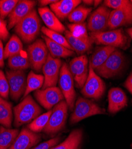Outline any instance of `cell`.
I'll return each mask as SVG.
<instances>
[{"mask_svg": "<svg viewBox=\"0 0 132 149\" xmlns=\"http://www.w3.org/2000/svg\"><path fill=\"white\" fill-rule=\"evenodd\" d=\"M13 110L14 125L16 127H19L33 121L42 112L40 106L30 95L25 97L19 104L14 107Z\"/></svg>", "mask_w": 132, "mask_h": 149, "instance_id": "1", "label": "cell"}, {"mask_svg": "<svg viewBox=\"0 0 132 149\" xmlns=\"http://www.w3.org/2000/svg\"><path fill=\"white\" fill-rule=\"evenodd\" d=\"M41 29V22L37 11L32 10L20 21L15 27V30L20 38L26 43L35 41Z\"/></svg>", "mask_w": 132, "mask_h": 149, "instance_id": "2", "label": "cell"}, {"mask_svg": "<svg viewBox=\"0 0 132 149\" xmlns=\"http://www.w3.org/2000/svg\"><path fill=\"white\" fill-rule=\"evenodd\" d=\"M102 114H106L105 109L100 107L92 101L80 97L76 102L70 122L71 124H75L87 118Z\"/></svg>", "mask_w": 132, "mask_h": 149, "instance_id": "3", "label": "cell"}, {"mask_svg": "<svg viewBox=\"0 0 132 149\" xmlns=\"http://www.w3.org/2000/svg\"><path fill=\"white\" fill-rule=\"evenodd\" d=\"M91 38L97 44L114 48H124L128 44L127 37L122 28L99 32H91Z\"/></svg>", "mask_w": 132, "mask_h": 149, "instance_id": "4", "label": "cell"}, {"mask_svg": "<svg viewBox=\"0 0 132 149\" xmlns=\"http://www.w3.org/2000/svg\"><path fill=\"white\" fill-rule=\"evenodd\" d=\"M58 83L59 88L64 95L69 109L73 110L75 105L76 94L75 90L73 76L66 63H64L61 68Z\"/></svg>", "mask_w": 132, "mask_h": 149, "instance_id": "5", "label": "cell"}, {"mask_svg": "<svg viewBox=\"0 0 132 149\" xmlns=\"http://www.w3.org/2000/svg\"><path fill=\"white\" fill-rule=\"evenodd\" d=\"M68 106L66 101L63 100L55 106L50 117L48 122L43 131L50 135L57 134L65 127Z\"/></svg>", "mask_w": 132, "mask_h": 149, "instance_id": "6", "label": "cell"}, {"mask_svg": "<svg viewBox=\"0 0 132 149\" xmlns=\"http://www.w3.org/2000/svg\"><path fill=\"white\" fill-rule=\"evenodd\" d=\"M124 65L125 58L123 54L116 49L102 65L95 70V72L103 78H111L123 69Z\"/></svg>", "mask_w": 132, "mask_h": 149, "instance_id": "7", "label": "cell"}, {"mask_svg": "<svg viewBox=\"0 0 132 149\" xmlns=\"http://www.w3.org/2000/svg\"><path fill=\"white\" fill-rule=\"evenodd\" d=\"M105 91L104 82L89 65L88 76L81 91L82 95L88 98L98 100L102 97Z\"/></svg>", "mask_w": 132, "mask_h": 149, "instance_id": "8", "label": "cell"}, {"mask_svg": "<svg viewBox=\"0 0 132 149\" xmlns=\"http://www.w3.org/2000/svg\"><path fill=\"white\" fill-rule=\"evenodd\" d=\"M30 67L36 72H40L48 56V49L44 40L38 39L28 48Z\"/></svg>", "mask_w": 132, "mask_h": 149, "instance_id": "9", "label": "cell"}, {"mask_svg": "<svg viewBox=\"0 0 132 149\" xmlns=\"http://www.w3.org/2000/svg\"><path fill=\"white\" fill-rule=\"evenodd\" d=\"M6 77L10 86V95L13 100L17 101L26 90V74L23 70H10L7 71Z\"/></svg>", "mask_w": 132, "mask_h": 149, "instance_id": "10", "label": "cell"}, {"mask_svg": "<svg viewBox=\"0 0 132 149\" xmlns=\"http://www.w3.org/2000/svg\"><path fill=\"white\" fill-rule=\"evenodd\" d=\"M62 65V60L52 57L50 53L42 68L44 77V83L42 89L55 86L59 76Z\"/></svg>", "mask_w": 132, "mask_h": 149, "instance_id": "11", "label": "cell"}, {"mask_svg": "<svg viewBox=\"0 0 132 149\" xmlns=\"http://www.w3.org/2000/svg\"><path fill=\"white\" fill-rule=\"evenodd\" d=\"M69 70L79 88H82L88 76V59L85 55L79 56L71 60Z\"/></svg>", "mask_w": 132, "mask_h": 149, "instance_id": "12", "label": "cell"}, {"mask_svg": "<svg viewBox=\"0 0 132 149\" xmlns=\"http://www.w3.org/2000/svg\"><path fill=\"white\" fill-rule=\"evenodd\" d=\"M34 95L38 102L45 109L50 110L64 100V95L57 86L36 91Z\"/></svg>", "mask_w": 132, "mask_h": 149, "instance_id": "13", "label": "cell"}, {"mask_svg": "<svg viewBox=\"0 0 132 149\" xmlns=\"http://www.w3.org/2000/svg\"><path fill=\"white\" fill-rule=\"evenodd\" d=\"M111 11L105 6H100L90 15L88 20V29L91 32L106 31L109 28Z\"/></svg>", "mask_w": 132, "mask_h": 149, "instance_id": "14", "label": "cell"}, {"mask_svg": "<svg viewBox=\"0 0 132 149\" xmlns=\"http://www.w3.org/2000/svg\"><path fill=\"white\" fill-rule=\"evenodd\" d=\"M132 24V3H129L123 7L111 11L109 28L115 29Z\"/></svg>", "mask_w": 132, "mask_h": 149, "instance_id": "15", "label": "cell"}, {"mask_svg": "<svg viewBox=\"0 0 132 149\" xmlns=\"http://www.w3.org/2000/svg\"><path fill=\"white\" fill-rule=\"evenodd\" d=\"M41 140V135L24 128L8 149H30Z\"/></svg>", "mask_w": 132, "mask_h": 149, "instance_id": "16", "label": "cell"}, {"mask_svg": "<svg viewBox=\"0 0 132 149\" xmlns=\"http://www.w3.org/2000/svg\"><path fill=\"white\" fill-rule=\"evenodd\" d=\"M36 1L31 0H21L8 16V28L11 29L15 27L16 24L25 17L30 12L33 10Z\"/></svg>", "mask_w": 132, "mask_h": 149, "instance_id": "17", "label": "cell"}, {"mask_svg": "<svg viewBox=\"0 0 132 149\" xmlns=\"http://www.w3.org/2000/svg\"><path fill=\"white\" fill-rule=\"evenodd\" d=\"M108 99V110L111 114L118 112L127 105V98L126 94L121 88L118 87L112 88L110 90Z\"/></svg>", "mask_w": 132, "mask_h": 149, "instance_id": "18", "label": "cell"}, {"mask_svg": "<svg viewBox=\"0 0 132 149\" xmlns=\"http://www.w3.org/2000/svg\"><path fill=\"white\" fill-rule=\"evenodd\" d=\"M38 13L48 29L59 33L65 32V26L48 7H39Z\"/></svg>", "mask_w": 132, "mask_h": 149, "instance_id": "19", "label": "cell"}, {"mask_svg": "<svg viewBox=\"0 0 132 149\" xmlns=\"http://www.w3.org/2000/svg\"><path fill=\"white\" fill-rule=\"evenodd\" d=\"M81 2L80 0H61L51 4L50 8L58 19L63 20L68 17Z\"/></svg>", "mask_w": 132, "mask_h": 149, "instance_id": "20", "label": "cell"}, {"mask_svg": "<svg viewBox=\"0 0 132 149\" xmlns=\"http://www.w3.org/2000/svg\"><path fill=\"white\" fill-rule=\"evenodd\" d=\"M42 38L45 41L50 54L54 58H66L75 54V52L50 40L45 35H42Z\"/></svg>", "mask_w": 132, "mask_h": 149, "instance_id": "21", "label": "cell"}, {"mask_svg": "<svg viewBox=\"0 0 132 149\" xmlns=\"http://www.w3.org/2000/svg\"><path fill=\"white\" fill-rule=\"evenodd\" d=\"M115 49V48L110 46H102L97 48L92 55L89 65L95 70L102 65Z\"/></svg>", "mask_w": 132, "mask_h": 149, "instance_id": "22", "label": "cell"}, {"mask_svg": "<svg viewBox=\"0 0 132 149\" xmlns=\"http://www.w3.org/2000/svg\"><path fill=\"white\" fill-rule=\"evenodd\" d=\"M65 37L73 50L78 55H83L91 48L93 41H86L77 38L72 35L69 31L66 30L64 32Z\"/></svg>", "mask_w": 132, "mask_h": 149, "instance_id": "23", "label": "cell"}, {"mask_svg": "<svg viewBox=\"0 0 132 149\" xmlns=\"http://www.w3.org/2000/svg\"><path fill=\"white\" fill-rule=\"evenodd\" d=\"M82 138V131L80 129L75 130L70 134L62 143L51 149H79Z\"/></svg>", "mask_w": 132, "mask_h": 149, "instance_id": "24", "label": "cell"}, {"mask_svg": "<svg viewBox=\"0 0 132 149\" xmlns=\"http://www.w3.org/2000/svg\"><path fill=\"white\" fill-rule=\"evenodd\" d=\"M13 120V111L10 103L0 96V124L10 128Z\"/></svg>", "mask_w": 132, "mask_h": 149, "instance_id": "25", "label": "cell"}, {"mask_svg": "<svg viewBox=\"0 0 132 149\" xmlns=\"http://www.w3.org/2000/svg\"><path fill=\"white\" fill-rule=\"evenodd\" d=\"M19 134L17 129L0 127V149H8Z\"/></svg>", "mask_w": 132, "mask_h": 149, "instance_id": "26", "label": "cell"}, {"mask_svg": "<svg viewBox=\"0 0 132 149\" xmlns=\"http://www.w3.org/2000/svg\"><path fill=\"white\" fill-rule=\"evenodd\" d=\"M44 83V77L30 71L28 74L26 81V88L23 97L28 96L31 92L37 91L42 88Z\"/></svg>", "mask_w": 132, "mask_h": 149, "instance_id": "27", "label": "cell"}, {"mask_svg": "<svg viewBox=\"0 0 132 149\" xmlns=\"http://www.w3.org/2000/svg\"><path fill=\"white\" fill-rule=\"evenodd\" d=\"M23 44L20 38L13 35L10 38L4 48V59L20 54L23 49Z\"/></svg>", "mask_w": 132, "mask_h": 149, "instance_id": "28", "label": "cell"}, {"mask_svg": "<svg viewBox=\"0 0 132 149\" xmlns=\"http://www.w3.org/2000/svg\"><path fill=\"white\" fill-rule=\"evenodd\" d=\"M8 65L11 70H24L30 67L29 58L20 54L9 57Z\"/></svg>", "mask_w": 132, "mask_h": 149, "instance_id": "29", "label": "cell"}, {"mask_svg": "<svg viewBox=\"0 0 132 149\" xmlns=\"http://www.w3.org/2000/svg\"><path fill=\"white\" fill-rule=\"evenodd\" d=\"M92 8L84 6H79L68 16V20L72 23H83L92 11Z\"/></svg>", "mask_w": 132, "mask_h": 149, "instance_id": "30", "label": "cell"}, {"mask_svg": "<svg viewBox=\"0 0 132 149\" xmlns=\"http://www.w3.org/2000/svg\"><path fill=\"white\" fill-rule=\"evenodd\" d=\"M52 110H49L47 112L39 115L32 121L28 126V128L33 132L38 133L44 130L48 122Z\"/></svg>", "mask_w": 132, "mask_h": 149, "instance_id": "31", "label": "cell"}, {"mask_svg": "<svg viewBox=\"0 0 132 149\" xmlns=\"http://www.w3.org/2000/svg\"><path fill=\"white\" fill-rule=\"evenodd\" d=\"M68 31L71 33L78 38L86 41H92L88 35L87 26L85 22L80 23H71L68 24Z\"/></svg>", "mask_w": 132, "mask_h": 149, "instance_id": "32", "label": "cell"}, {"mask_svg": "<svg viewBox=\"0 0 132 149\" xmlns=\"http://www.w3.org/2000/svg\"><path fill=\"white\" fill-rule=\"evenodd\" d=\"M41 31L42 33L44 34V35L48 37V38H50V40H53V41L59 44L62 45L63 46L66 47L67 48L71 49V50H73V49L71 48V46L68 44L67 39L66 38V37L63 36L61 33L51 31L45 26H43L41 28Z\"/></svg>", "mask_w": 132, "mask_h": 149, "instance_id": "33", "label": "cell"}, {"mask_svg": "<svg viewBox=\"0 0 132 149\" xmlns=\"http://www.w3.org/2000/svg\"><path fill=\"white\" fill-rule=\"evenodd\" d=\"M18 3V0H0V17L4 19L9 16Z\"/></svg>", "mask_w": 132, "mask_h": 149, "instance_id": "34", "label": "cell"}, {"mask_svg": "<svg viewBox=\"0 0 132 149\" xmlns=\"http://www.w3.org/2000/svg\"><path fill=\"white\" fill-rule=\"evenodd\" d=\"M10 94V86L4 72L0 70V96L7 99Z\"/></svg>", "mask_w": 132, "mask_h": 149, "instance_id": "35", "label": "cell"}, {"mask_svg": "<svg viewBox=\"0 0 132 149\" xmlns=\"http://www.w3.org/2000/svg\"><path fill=\"white\" fill-rule=\"evenodd\" d=\"M128 0H106L104 1L105 6L114 10L120 8L129 3Z\"/></svg>", "mask_w": 132, "mask_h": 149, "instance_id": "36", "label": "cell"}, {"mask_svg": "<svg viewBox=\"0 0 132 149\" xmlns=\"http://www.w3.org/2000/svg\"><path fill=\"white\" fill-rule=\"evenodd\" d=\"M59 140H60V139H59V136H57V137H55L50 140L45 141L32 149H51L58 143Z\"/></svg>", "mask_w": 132, "mask_h": 149, "instance_id": "37", "label": "cell"}, {"mask_svg": "<svg viewBox=\"0 0 132 149\" xmlns=\"http://www.w3.org/2000/svg\"><path fill=\"white\" fill-rule=\"evenodd\" d=\"M9 37V32L6 22L0 17V40L6 41Z\"/></svg>", "mask_w": 132, "mask_h": 149, "instance_id": "38", "label": "cell"}, {"mask_svg": "<svg viewBox=\"0 0 132 149\" xmlns=\"http://www.w3.org/2000/svg\"><path fill=\"white\" fill-rule=\"evenodd\" d=\"M124 86L132 94V71L124 82Z\"/></svg>", "mask_w": 132, "mask_h": 149, "instance_id": "39", "label": "cell"}, {"mask_svg": "<svg viewBox=\"0 0 132 149\" xmlns=\"http://www.w3.org/2000/svg\"><path fill=\"white\" fill-rule=\"evenodd\" d=\"M4 48L3 47V41L0 40V68L4 66Z\"/></svg>", "mask_w": 132, "mask_h": 149, "instance_id": "40", "label": "cell"}, {"mask_svg": "<svg viewBox=\"0 0 132 149\" xmlns=\"http://www.w3.org/2000/svg\"><path fill=\"white\" fill-rule=\"evenodd\" d=\"M57 1L56 0H41V1H38L39 6L41 7H45L48 4H52L54 3H55Z\"/></svg>", "mask_w": 132, "mask_h": 149, "instance_id": "41", "label": "cell"}, {"mask_svg": "<svg viewBox=\"0 0 132 149\" xmlns=\"http://www.w3.org/2000/svg\"><path fill=\"white\" fill-rule=\"evenodd\" d=\"M83 2L85 4H86L88 6H91L94 3V1H92V0H90V1L89 0H84V1H83Z\"/></svg>", "mask_w": 132, "mask_h": 149, "instance_id": "42", "label": "cell"}, {"mask_svg": "<svg viewBox=\"0 0 132 149\" xmlns=\"http://www.w3.org/2000/svg\"><path fill=\"white\" fill-rule=\"evenodd\" d=\"M126 32L128 33V35H129V36L132 39V27L127 29Z\"/></svg>", "mask_w": 132, "mask_h": 149, "instance_id": "43", "label": "cell"}, {"mask_svg": "<svg viewBox=\"0 0 132 149\" xmlns=\"http://www.w3.org/2000/svg\"><path fill=\"white\" fill-rule=\"evenodd\" d=\"M101 1H97V0H96V1H94V6L95 7H97L100 5V4L101 3Z\"/></svg>", "mask_w": 132, "mask_h": 149, "instance_id": "44", "label": "cell"}, {"mask_svg": "<svg viewBox=\"0 0 132 149\" xmlns=\"http://www.w3.org/2000/svg\"><path fill=\"white\" fill-rule=\"evenodd\" d=\"M131 1V3H132V0H131V1Z\"/></svg>", "mask_w": 132, "mask_h": 149, "instance_id": "45", "label": "cell"}, {"mask_svg": "<svg viewBox=\"0 0 132 149\" xmlns=\"http://www.w3.org/2000/svg\"><path fill=\"white\" fill-rule=\"evenodd\" d=\"M131 149H132V145H131Z\"/></svg>", "mask_w": 132, "mask_h": 149, "instance_id": "46", "label": "cell"}]
</instances>
